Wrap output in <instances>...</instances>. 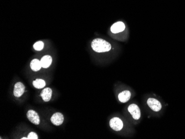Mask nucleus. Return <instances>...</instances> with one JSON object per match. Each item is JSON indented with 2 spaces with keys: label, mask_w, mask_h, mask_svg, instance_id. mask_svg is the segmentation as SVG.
<instances>
[{
  "label": "nucleus",
  "mask_w": 185,
  "mask_h": 139,
  "mask_svg": "<svg viewBox=\"0 0 185 139\" xmlns=\"http://www.w3.org/2000/svg\"><path fill=\"white\" fill-rule=\"evenodd\" d=\"M27 117L32 123L38 125L40 124V117L36 111L33 110H30L27 113Z\"/></svg>",
  "instance_id": "7ed1b4c3"
},
{
  "label": "nucleus",
  "mask_w": 185,
  "mask_h": 139,
  "mask_svg": "<svg viewBox=\"0 0 185 139\" xmlns=\"http://www.w3.org/2000/svg\"><path fill=\"white\" fill-rule=\"evenodd\" d=\"M128 111L135 120H139L140 119L141 111L137 105L135 104H132L129 105L128 107Z\"/></svg>",
  "instance_id": "39448f33"
},
{
  "label": "nucleus",
  "mask_w": 185,
  "mask_h": 139,
  "mask_svg": "<svg viewBox=\"0 0 185 139\" xmlns=\"http://www.w3.org/2000/svg\"><path fill=\"white\" fill-rule=\"evenodd\" d=\"M33 85L37 89H42L45 86V81L41 79H36L33 82Z\"/></svg>",
  "instance_id": "ddd939ff"
},
{
  "label": "nucleus",
  "mask_w": 185,
  "mask_h": 139,
  "mask_svg": "<svg viewBox=\"0 0 185 139\" xmlns=\"http://www.w3.org/2000/svg\"><path fill=\"white\" fill-rule=\"evenodd\" d=\"M33 48L35 50L40 51L44 48V43L42 41L37 42L33 45Z\"/></svg>",
  "instance_id": "4468645a"
},
{
  "label": "nucleus",
  "mask_w": 185,
  "mask_h": 139,
  "mask_svg": "<svg viewBox=\"0 0 185 139\" xmlns=\"http://www.w3.org/2000/svg\"><path fill=\"white\" fill-rule=\"evenodd\" d=\"M40 61L43 68H48L52 63V58L49 55H46L43 56Z\"/></svg>",
  "instance_id": "9b49d317"
},
{
  "label": "nucleus",
  "mask_w": 185,
  "mask_h": 139,
  "mask_svg": "<svg viewBox=\"0 0 185 139\" xmlns=\"http://www.w3.org/2000/svg\"><path fill=\"white\" fill-rule=\"evenodd\" d=\"M30 67L33 71H39L42 67L41 61L38 59H33L30 62Z\"/></svg>",
  "instance_id": "f8f14e48"
},
{
  "label": "nucleus",
  "mask_w": 185,
  "mask_h": 139,
  "mask_svg": "<svg viewBox=\"0 0 185 139\" xmlns=\"http://www.w3.org/2000/svg\"><path fill=\"white\" fill-rule=\"evenodd\" d=\"M131 97V93L129 90H124L118 95V99L121 103H125L128 102Z\"/></svg>",
  "instance_id": "9d476101"
},
{
  "label": "nucleus",
  "mask_w": 185,
  "mask_h": 139,
  "mask_svg": "<svg viewBox=\"0 0 185 139\" xmlns=\"http://www.w3.org/2000/svg\"><path fill=\"white\" fill-rule=\"evenodd\" d=\"M25 86L22 82H17L15 84L14 89H13V95L16 98L21 97L25 91Z\"/></svg>",
  "instance_id": "423d86ee"
},
{
  "label": "nucleus",
  "mask_w": 185,
  "mask_h": 139,
  "mask_svg": "<svg viewBox=\"0 0 185 139\" xmlns=\"http://www.w3.org/2000/svg\"><path fill=\"white\" fill-rule=\"evenodd\" d=\"M125 28V26L124 23L122 22H117L113 25V26L110 28V30L113 33H117L124 31Z\"/></svg>",
  "instance_id": "1a4fd4ad"
},
{
  "label": "nucleus",
  "mask_w": 185,
  "mask_h": 139,
  "mask_svg": "<svg viewBox=\"0 0 185 139\" xmlns=\"http://www.w3.org/2000/svg\"><path fill=\"white\" fill-rule=\"evenodd\" d=\"M27 138L29 139H38V135L34 132H30L29 133Z\"/></svg>",
  "instance_id": "2eb2a0df"
},
{
  "label": "nucleus",
  "mask_w": 185,
  "mask_h": 139,
  "mask_svg": "<svg viewBox=\"0 0 185 139\" xmlns=\"http://www.w3.org/2000/svg\"><path fill=\"white\" fill-rule=\"evenodd\" d=\"M52 90L50 88H45L43 89L41 93V97L43 101L48 102L52 98Z\"/></svg>",
  "instance_id": "6e6552de"
},
{
  "label": "nucleus",
  "mask_w": 185,
  "mask_h": 139,
  "mask_svg": "<svg viewBox=\"0 0 185 139\" xmlns=\"http://www.w3.org/2000/svg\"><path fill=\"white\" fill-rule=\"evenodd\" d=\"M92 49L97 53L106 52L111 49V45L109 42L101 38H96L91 42Z\"/></svg>",
  "instance_id": "f257e3e1"
},
{
  "label": "nucleus",
  "mask_w": 185,
  "mask_h": 139,
  "mask_svg": "<svg viewBox=\"0 0 185 139\" xmlns=\"http://www.w3.org/2000/svg\"><path fill=\"white\" fill-rule=\"evenodd\" d=\"M109 125L110 128L113 130L119 132L123 128V123L121 119L117 117L112 118L110 120Z\"/></svg>",
  "instance_id": "f03ea898"
},
{
  "label": "nucleus",
  "mask_w": 185,
  "mask_h": 139,
  "mask_svg": "<svg viewBox=\"0 0 185 139\" xmlns=\"http://www.w3.org/2000/svg\"><path fill=\"white\" fill-rule=\"evenodd\" d=\"M51 121L53 125L56 126H59L63 123L64 116L59 112L54 113L51 118Z\"/></svg>",
  "instance_id": "0eeeda50"
},
{
  "label": "nucleus",
  "mask_w": 185,
  "mask_h": 139,
  "mask_svg": "<svg viewBox=\"0 0 185 139\" xmlns=\"http://www.w3.org/2000/svg\"><path fill=\"white\" fill-rule=\"evenodd\" d=\"M147 105L153 111L158 112L162 108L160 102L155 98H149L147 101Z\"/></svg>",
  "instance_id": "20e7f679"
}]
</instances>
